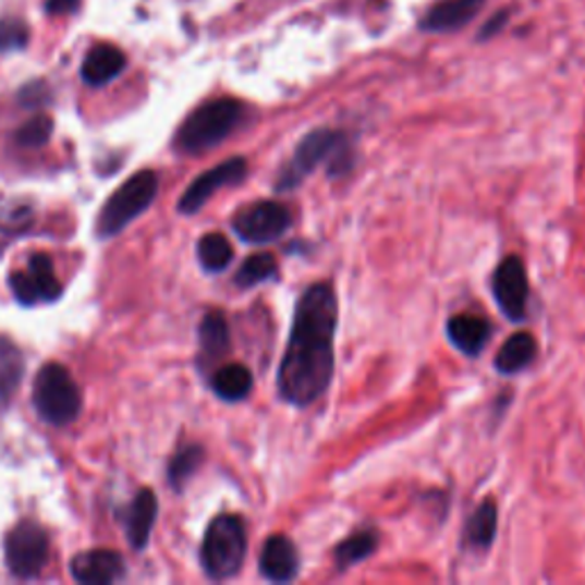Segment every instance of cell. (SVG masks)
Wrapping results in <instances>:
<instances>
[{"instance_id": "cell-20", "label": "cell", "mask_w": 585, "mask_h": 585, "mask_svg": "<svg viewBox=\"0 0 585 585\" xmlns=\"http://www.w3.org/2000/svg\"><path fill=\"white\" fill-rule=\"evenodd\" d=\"M229 325L220 312H208L199 325V345L204 362H216L229 353Z\"/></svg>"}, {"instance_id": "cell-16", "label": "cell", "mask_w": 585, "mask_h": 585, "mask_svg": "<svg viewBox=\"0 0 585 585\" xmlns=\"http://www.w3.org/2000/svg\"><path fill=\"white\" fill-rule=\"evenodd\" d=\"M156 517H158L156 495L151 489H139L126 517V537L135 551H143L149 545Z\"/></svg>"}, {"instance_id": "cell-14", "label": "cell", "mask_w": 585, "mask_h": 585, "mask_svg": "<svg viewBox=\"0 0 585 585\" xmlns=\"http://www.w3.org/2000/svg\"><path fill=\"white\" fill-rule=\"evenodd\" d=\"M124 69H126V56L112 44H99L95 49L87 51L81 66V76L92 87H103L120 76Z\"/></svg>"}, {"instance_id": "cell-26", "label": "cell", "mask_w": 585, "mask_h": 585, "mask_svg": "<svg viewBox=\"0 0 585 585\" xmlns=\"http://www.w3.org/2000/svg\"><path fill=\"white\" fill-rule=\"evenodd\" d=\"M53 133V120L49 114H37L33 120H28L16 131V143L26 149L41 147L51 139Z\"/></svg>"}, {"instance_id": "cell-15", "label": "cell", "mask_w": 585, "mask_h": 585, "mask_svg": "<svg viewBox=\"0 0 585 585\" xmlns=\"http://www.w3.org/2000/svg\"><path fill=\"white\" fill-rule=\"evenodd\" d=\"M449 341L466 357L480 355L491 337V327L485 318L474 314H458L447 322Z\"/></svg>"}, {"instance_id": "cell-28", "label": "cell", "mask_w": 585, "mask_h": 585, "mask_svg": "<svg viewBox=\"0 0 585 585\" xmlns=\"http://www.w3.org/2000/svg\"><path fill=\"white\" fill-rule=\"evenodd\" d=\"M28 26L19 19H3L0 21V53H14L26 49L28 44Z\"/></svg>"}, {"instance_id": "cell-7", "label": "cell", "mask_w": 585, "mask_h": 585, "mask_svg": "<svg viewBox=\"0 0 585 585\" xmlns=\"http://www.w3.org/2000/svg\"><path fill=\"white\" fill-rule=\"evenodd\" d=\"M49 560V535L35 522H19L5 537V563L19 578L37 576Z\"/></svg>"}, {"instance_id": "cell-18", "label": "cell", "mask_w": 585, "mask_h": 585, "mask_svg": "<svg viewBox=\"0 0 585 585\" xmlns=\"http://www.w3.org/2000/svg\"><path fill=\"white\" fill-rule=\"evenodd\" d=\"M537 357V341L528 332H517L512 334L503 348L497 353L495 366L501 376H514V373H522L528 368Z\"/></svg>"}, {"instance_id": "cell-4", "label": "cell", "mask_w": 585, "mask_h": 585, "mask_svg": "<svg viewBox=\"0 0 585 585\" xmlns=\"http://www.w3.org/2000/svg\"><path fill=\"white\" fill-rule=\"evenodd\" d=\"M247 553L245 524L236 514H220L206 528L202 545V565L210 578L239 574Z\"/></svg>"}, {"instance_id": "cell-22", "label": "cell", "mask_w": 585, "mask_h": 585, "mask_svg": "<svg viewBox=\"0 0 585 585\" xmlns=\"http://www.w3.org/2000/svg\"><path fill=\"white\" fill-rule=\"evenodd\" d=\"M252 385V370L243 364H227L214 376V391L227 403L243 401L249 395Z\"/></svg>"}, {"instance_id": "cell-2", "label": "cell", "mask_w": 585, "mask_h": 585, "mask_svg": "<svg viewBox=\"0 0 585 585\" xmlns=\"http://www.w3.org/2000/svg\"><path fill=\"white\" fill-rule=\"evenodd\" d=\"M353 162V147L341 131L316 129L300 139L287 166L279 170L275 188L279 193L295 191L297 185L312 176L320 166H330V174H343Z\"/></svg>"}, {"instance_id": "cell-6", "label": "cell", "mask_w": 585, "mask_h": 585, "mask_svg": "<svg viewBox=\"0 0 585 585\" xmlns=\"http://www.w3.org/2000/svg\"><path fill=\"white\" fill-rule=\"evenodd\" d=\"M158 193V176L151 170H143L133 174L129 181L120 185V191L110 195L106 206L101 208L97 231L101 239H112L129 227L143 210L149 208Z\"/></svg>"}, {"instance_id": "cell-8", "label": "cell", "mask_w": 585, "mask_h": 585, "mask_svg": "<svg viewBox=\"0 0 585 585\" xmlns=\"http://www.w3.org/2000/svg\"><path fill=\"white\" fill-rule=\"evenodd\" d=\"M291 210L279 202H256L233 220V231L245 243H272L291 229Z\"/></svg>"}, {"instance_id": "cell-29", "label": "cell", "mask_w": 585, "mask_h": 585, "mask_svg": "<svg viewBox=\"0 0 585 585\" xmlns=\"http://www.w3.org/2000/svg\"><path fill=\"white\" fill-rule=\"evenodd\" d=\"M81 5V0H46V12L49 14H72Z\"/></svg>"}, {"instance_id": "cell-19", "label": "cell", "mask_w": 585, "mask_h": 585, "mask_svg": "<svg viewBox=\"0 0 585 585\" xmlns=\"http://www.w3.org/2000/svg\"><path fill=\"white\" fill-rule=\"evenodd\" d=\"M497 524H499L497 503L487 499L476 508V512L472 514L470 522H466V526H464V537H462L464 547L478 549V551L489 549L497 537Z\"/></svg>"}, {"instance_id": "cell-9", "label": "cell", "mask_w": 585, "mask_h": 585, "mask_svg": "<svg viewBox=\"0 0 585 585\" xmlns=\"http://www.w3.org/2000/svg\"><path fill=\"white\" fill-rule=\"evenodd\" d=\"M491 293L499 304V309L512 322H522L526 318V304H528V275L526 266L520 256H508L499 264L491 277Z\"/></svg>"}, {"instance_id": "cell-13", "label": "cell", "mask_w": 585, "mask_h": 585, "mask_svg": "<svg viewBox=\"0 0 585 585\" xmlns=\"http://www.w3.org/2000/svg\"><path fill=\"white\" fill-rule=\"evenodd\" d=\"M259 570L272 583H289L300 572V553L287 535H270L261 556H259Z\"/></svg>"}, {"instance_id": "cell-17", "label": "cell", "mask_w": 585, "mask_h": 585, "mask_svg": "<svg viewBox=\"0 0 585 585\" xmlns=\"http://www.w3.org/2000/svg\"><path fill=\"white\" fill-rule=\"evenodd\" d=\"M483 8V0H449V3L437 5L421 21V28L430 33H449L466 26Z\"/></svg>"}, {"instance_id": "cell-25", "label": "cell", "mask_w": 585, "mask_h": 585, "mask_svg": "<svg viewBox=\"0 0 585 585\" xmlns=\"http://www.w3.org/2000/svg\"><path fill=\"white\" fill-rule=\"evenodd\" d=\"M204 460V449L197 443H191L176 453V458L170 464V483L181 489L185 483L193 478V474L199 470V464Z\"/></svg>"}, {"instance_id": "cell-5", "label": "cell", "mask_w": 585, "mask_h": 585, "mask_svg": "<svg viewBox=\"0 0 585 585\" xmlns=\"http://www.w3.org/2000/svg\"><path fill=\"white\" fill-rule=\"evenodd\" d=\"M33 403L39 416L51 426H69L81 414V389L62 364H46L35 378Z\"/></svg>"}, {"instance_id": "cell-11", "label": "cell", "mask_w": 585, "mask_h": 585, "mask_svg": "<svg viewBox=\"0 0 585 585\" xmlns=\"http://www.w3.org/2000/svg\"><path fill=\"white\" fill-rule=\"evenodd\" d=\"M247 174V160L236 156V158H229L224 162H220L218 168L204 172L202 176H197L191 188L183 193L181 202H179V210L185 216L191 214H197V210L214 197L218 191L227 188V185H236L245 179Z\"/></svg>"}, {"instance_id": "cell-21", "label": "cell", "mask_w": 585, "mask_h": 585, "mask_svg": "<svg viewBox=\"0 0 585 585\" xmlns=\"http://www.w3.org/2000/svg\"><path fill=\"white\" fill-rule=\"evenodd\" d=\"M376 549H378V531H373V528L357 531L337 545L334 565L337 570L345 572L348 568H353L362 563V560H366L368 556L376 553Z\"/></svg>"}, {"instance_id": "cell-12", "label": "cell", "mask_w": 585, "mask_h": 585, "mask_svg": "<svg viewBox=\"0 0 585 585\" xmlns=\"http://www.w3.org/2000/svg\"><path fill=\"white\" fill-rule=\"evenodd\" d=\"M69 570H72V576L78 583L108 585L124 574V558L110 549L85 551L72 560Z\"/></svg>"}, {"instance_id": "cell-23", "label": "cell", "mask_w": 585, "mask_h": 585, "mask_svg": "<svg viewBox=\"0 0 585 585\" xmlns=\"http://www.w3.org/2000/svg\"><path fill=\"white\" fill-rule=\"evenodd\" d=\"M197 256L206 272H222L233 259V247L222 233H206L197 245Z\"/></svg>"}, {"instance_id": "cell-10", "label": "cell", "mask_w": 585, "mask_h": 585, "mask_svg": "<svg viewBox=\"0 0 585 585\" xmlns=\"http://www.w3.org/2000/svg\"><path fill=\"white\" fill-rule=\"evenodd\" d=\"M10 287L14 297L26 307L53 302L62 295V284L58 282L53 264L46 254H33L26 270H14L10 275Z\"/></svg>"}, {"instance_id": "cell-27", "label": "cell", "mask_w": 585, "mask_h": 585, "mask_svg": "<svg viewBox=\"0 0 585 585\" xmlns=\"http://www.w3.org/2000/svg\"><path fill=\"white\" fill-rule=\"evenodd\" d=\"M21 355L16 353L14 345L0 348V398L10 395L14 385L21 380Z\"/></svg>"}, {"instance_id": "cell-24", "label": "cell", "mask_w": 585, "mask_h": 585, "mask_svg": "<svg viewBox=\"0 0 585 585\" xmlns=\"http://www.w3.org/2000/svg\"><path fill=\"white\" fill-rule=\"evenodd\" d=\"M277 275V259L268 252L252 254L249 259L241 266L236 272V284L241 289H252L256 284L266 282V279H272Z\"/></svg>"}, {"instance_id": "cell-3", "label": "cell", "mask_w": 585, "mask_h": 585, "mask_svg": "<svg viewBox=\"0 0 585 585\" xmlns=\"http://www.w3.org/2000/svg\"><path fill=\"white\" fill-rule=\"evenodd\" d=\"M245 106L236 99H216L197 108L183 122L176 135V147L185 154H202L218 147L243 122Z\"/></svg>"}, {"instance_id": "cell-1", "label": "cell", "mask_w": 585, "mask_h": 585, "mask_svg": "<svg viewBox=\"0 0 585 585\" xmlns=\"http://www.w3.org/2000/svg\"><path fill=\"white\" fill-rule=\"evenodd\" d=\"M339 304L332 284H314L295 304L287 353L279 364V395L295 407H309L334 378V337Z\"/></svg>"}]
</instances>
